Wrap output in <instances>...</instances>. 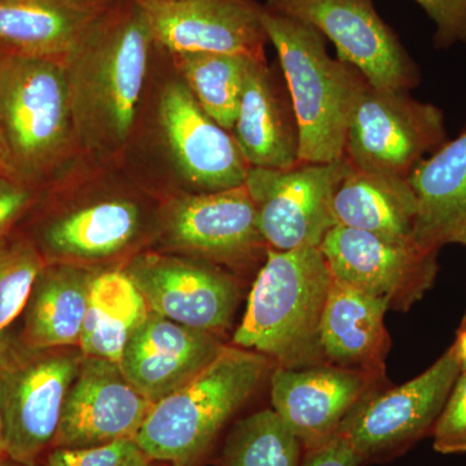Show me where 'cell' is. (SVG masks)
<instances>
[{
  "mask_svg": "<svg viewBox=\"0 0 466 466\" xmlns=\"http://www.w3.org/2000/svg\"><path fill=\"white\" fill-rule=\"evenodd\" d=\"M152 33L137 0L101 9L63 61L75 142L112 157L133 135L148 73Z\"/></svg>",
  "mask_w": 466,
  "mask_h": 466,
  "instance_id": "1",
  "label": "cell"
},
{
  "mask_svg": "<svg viewBox=\"0 0 466 466\" xmlns=\"http://www.w3.org/2000/svg\"><path fill=\"white\" fill-rule=\"evenodd\" d=\"M332 272L320 248L267 250L232 345L268 358L275 367L328 364L320 325Z\"/></svg>",
  "mask_w": 466,
  "mask_h": 466,
  "instance_id": "2",
  "label": "cell"
},
{
  "mask_svg": "<svg viewBox=\"0 0 466 466\" xmlns=\"http://www.w3.org/2000/svg\"><path fill=\"white\" fill-rule=\"evenodd\" d=\"M274 368L259 352L226 345L191 381L153 404L135 444L165 464L198 465Z\"/></svg>",
  "mask_w": 466,
  "mask_h": 466,
  "instance_id": "3",
  "label": "cell"
},
{
  "mask_svg": "<svg viewBox=\"0 0 466 466\" xmlns=\"http://www.w3.org/2000/svg\"><path fill=\"white\" fill-rule=\"evenodd\" d=\"M267 41L278 52L299 130V162L345 157L352 110L368 81L354 66L334 60L315 27L263 8Z\"/></svg>",
  "mask_w": 466,
  "mask_h": 466,
  "instance_id": "4",
  "label": "cell"
},
{
  "mask_svg": "<svg viewBox=\"0 0 466 466\" xmlns=\"http://www.w3.org/2000/svg\"><path fill=\"white\" fill-rule=\"evenodd\" d=\"M0 104L14 173L42 188L75 142L63 61L0 48Z\"/></svg>",
  "mask_w": 466,
  "mask_h": 466,
  "instance_id": "5",
  "label": "cell"
},
{
  "mask_svg": "<svg viewBox=\"0 0 466 466\" xmlns=\"http://www.w3.org/2000/svg\"><path fill=\"white\" fill-rule=\"evenodd\" d=\"M84 352L72 348H33L0 333V413L5 455L35 466L54 446L67 391Z\"/></svg>",
  "mask_w": 466,
  "mask_h": 466,
  "instance_id": "6",
  "label": "cell"
},
{
  "mask_svg": "<svg viewBox=\"0 0 466 466\" xmlns=\"http://www.w3.org/2000/svg\"><path fill=\"white\" fill-rule=\"evenodd\" d=\"M447 140L443 112L434 104L368 84L350 118L345 157L359 170L410 177Z\"/></svg>",
  "mask_w": 466,
  "mask_h": 466,
  "instance_id": "7",
  "label": "cell"
},
{
  "mask_svg": "<svg viewBox=\"0 0 466 466\" xmlns=\"http://www.w3.org/2000/svg\"><path fill=\"white\" fill-rule=\"evenodd\" d=\"M460 372L458 355L451 346L421 375L370 395L346 417L337 434L366 465L397 458L431 435Z\"/></svg>",
  "mask_w": 466,
  "mask_h": 466,
  "instance_id": "8",
  "label": "cell"
},
{
  "mask_svg": "<svg viewBox=\"0 0 466 466\" xmlns=\"http://www.w3.org/2000/svg\"><path fill=\"white\" fill-rule=\"evenodd\" d=\"M350 162H299L288 168L250 167L245 187L257 210L263 238L271 249L320 248L337 226L333 198Z\"/></svg>",
  "mask_w": 466,
  "mask_h": 466,
  "instance_id": "9",
  "label": "cell"
},
{
  "mask_svg": "<svg viewBox=\"0 0 466 466\" xmlns=\"http://www.w3.org/2000/svg\"><path fill=\"white\" fill-rule=\"evenodd\" d=\"M267 8L315 27L368 84L406 91L419 85V67L373 0H268Z\"/></svg>",
  "mask_w": 466,
  "mask_h": 466,
  "instance_id": "10",
  "label": "cell"
},
{
  "mask_svg": "<svg viewBox=\"0 0 466 466\" xmlns=\"http://www.w3.org/2000/svg\"><path fill=\"white\" fill-rule=\"evenodd\" d=\"M161 242L180 256L229 268L266 259L268 245L247 187L175 198L161 218Z\"/></svg>",
  "mask_w": 466,
  "mask_h": 466,
  "instance_id": "11",
  "label": "cell"
},
{
  "mask_svg": "<svg viewBox=\"0 0 466 466\" xmlns=\"http://www.w3.org/2000/svg\"><path fill=\"white\" fill-rule=\"evenodd\" d=\"M122 269L143 294L150 311L218 336L231 328L241 290L235 276L219 267L149 251L134 257Z\"/></svg>",
  "mask_w": 466,
  "mask_h": 466,
  "instance_id": "12",
  "label": "cell"
},
{
  "mask_svg": "<svg viewBox=\"0 0 466 466\" xmlns=\"http://www.w3.org/2000/svg\"><path fill=\"white\" fill-rule=\"evenodd\" d=\"M332 276L406 312L431 290L438 253L417 244H394L372 233L337 225L320 245Z\"/></svg>",
  "mask_w": 466,
  "mask_h": 466,
  "instance_id": "13",
  "label": "cell"
},
{
  "mask_svg": "<svg viewBox=\"0 0 466 466\" xmlns=\"http://www.w3.org/2000/svg\"><path fill=\"white\" fill-rule=\"evenodd\" d=\"M158 121L175 167L193 192L244 186L250 167L238 143L208 116L179 76L159 94Z\"/></svg>",
  "mask_w": 466,
  "mask_h": 466,
  "instance_id": "14",
  "label": "cell"
},
{
  "mask_svg": "<svg viewBox=\"0 0 466 466\" xmlns=\"http://www.w3.org/2000/svg\"><path fill=\"white\" fill-rule=\"evenodd\" d=\"M385 382L333 364L275 367L269 375L272 410L308 451L334 437L346 417Z\"/></svg>",
  "mask_w": 466,
  "mask_h": 466,
  "instance_id": "15",
  "label": "cell"
},
{
  "mask_svg": "<svg viewBox=\"0 0 466 466\" xmlns=\"http://www.w3.org/2000/svg\"><path fill=\"white\" fill-rule=\"evenodd\" d=\"M152 401L128 381L119 363L82 359L67 391L52 449H87L134 441Z\"/></svg>",
  "mask_w": 466,
  "mask_h": 466,
  "instance_id": "16",
  "label": "cell"
},
{
  "mask_svg": "<svg viewBox=\"0 0 466 466\" xmlns=\"http://www.w3.org/2000/svg\"><path fill=\"white\" fill-rule=\"evenodd\" d=\"M137 2L153 42L170 55L216 52L265 58L263 7L256 0Z\"/></svg>",
  "mask_w": 466,
  "mask_h": 466,
  "instance_id": "17",
  "label": "cell"
},
{
  "mask_svg": "<svg viewBox=\"0 0 466 466\" xmlns=\"http://www.w3.org/2000/svg\"><path fill=\"white\" fill-rule=\"evenodd\" d=\"M225 346L218 334L150 311L126 346L119 366L134 388L155 404L191 381Z\"/></svg>",
  "mask_w": 466,
  "mask_h": 466,
  "instance_id": "18",
  "label": "cell"
},
{
  "mask_svg": "<svg viewBox=\"0 0 466 466\" xmlns=\"http://www.w3.org/2000/svg\"><path fill=\"white\" fill-rule=\"evenodd\" d=\"M143 226L135 202L106 198L72 211L47 216L27 238L46 262L79 263L109 258L133 244Z\"/></svg>",
  "mask_w": 466,
  "mask_h": 466,
  "instance_id": "19",
  "label": "cell"
},
{
  "mask_svg": "<svg viewBox=\"0 0 466 466\" xmlns=\"http://www.w3.org/2000/svg\"><path fill=\"white\" fill-rule=\"evenodd\" d=\"M250 167L288 168L299 162V130L287 85L266 60L250 67L232 130Z\"/></svg>",
  "mask_w": 466,
  "mask_h": 466,
  "instance_id": "20",
  "label": "cell"
},
{
  "mask_svg": "<svg viewBox=\"0 0 466 466\" xmlns=\"http://www.w3.org/2000/svg\"><path fill=\"white\" fill-rule=\"evenodd\" d=\"M389 309L385 299L355 289L332 276L320 325L325 361L386 380L385 361L391 346L385 325Z\"/></svg>",
  "mask_w": 466,
  "mask_h": 466,
  "instance_id": "21",
  "label": "cell"
},
{
  "mask_svg": "<svg viewBox=\"0 0 466 466\" xmlns=\"http://www.w3.org/2000/svg\"><path fill=\"white\" fill-rule=\"evenodd\" d=\"M417 198L415 241L440 251L466 235V126L422 159L410 177Z\"/></svg>",
  "mask_w": 466,
  "mask_h": 466,
  "instance_id": "22",
  "label": "cell"
},
{
  "mask_svg": "<svg viewBox=\"0 0 466 466\" xmlns=\"http://www.w3.org/2000/svg\"><path fill=\"white\" fill-rule=\"evenodd\" d=\"M417 198L408 177L350 167L334 193L337 225L394 244H416Z\"/></svg>",
  "mask_w": 466,
  "mask_h": 466,
  "instance_id": "23",
  "label": "cell"
},
{
  "mask_svg": "<svg viewBox=\"0 0 466 466\" xmlns=\"http://www.w3.org/2000/svg\"><path fill=\"white\" fill-rule=\"evenodd\" d=\"M94 276L79 263H46L23 311L21 341L41 349L78 346Z\"/></svg>",
  "mask_w": 466,
  "mask_h": 466,
  "instance_id": "24",
  "label": "cell"
},
{
  "mask_svg": "<svg viewBox=\"0 0 466 466\" xmlns=\"http://www.w3.org/2000/svg\"><path fill=\"white\" fill-rule=\"evenodd\" d=\"M100 11L76 0H0V48L64 61Z\"/></svg>",
  "mask_w": 466,
  "mask_h": 466,
  "instance_id": "25",
  "label": "cell"
},
{
  "mask_svg": "<svg viewBox=\"0 0 466 466\" xmlns=\"http://www.w3.org/2000/svg\"><path fill=\"white\" fill-rule=\"evenodd\" d=\"M149 312L148 303L124 269L95 274L78 348L85 357L119 363Z\"/></svg>",
  "mask_w": 466,
  "mask_h": 466,
  "instance_id": "26",
  "label": "cell"
},
{
  "mask_svg": "<svg viewBox=\"0 0 466 466\" xmlns=\"http://www.w3.org/2000/svg\"><path fill=\"white\" fill-rule=\"evenodd\" d=\"M171 56L179 78L201 108L220 127L232 133L250 67L266 58L216 52H188Z\"/></svg>",
  "mask_w": 466,
  "mask_h": 466,
  "instance_id": "27",
  "label": "cell"
},
{
  "mask_svg": "<svg viewBox=\"0 0 466 466\" xmlns=\"http://www.w3.org/2000/svg\"><path fill=\"white\" fill-rule=\"evenodd\" d=\"M303 447L274 410H257L232 426L219 466H300Z\"/></svg>",
  "mask_w": 466,
  "mask_h": 466,
  "instance_id": "28",
  "label": "cell"
},
{
  "mask_svg": "<svg viewBox=\"0 0 466 466\" xmlns=\"http://www.w3.org/2000/svg\"><path fill=\"white\" fill-rule=\"evenodd\" d=\"M46 263L41 251L23 231L16 229L0 238V333L23 314Z\"/></svg>",
  "mask_w": 466,
  "mask_h": 466,
  "instance_id": "29",
  "label": "cell"
},
{
  "mask_svg": "<svg viewBox=\"0 0 466 466\" xmlns=\"http://www.w3.org/2000/svg\"><path fill=\"white\" fill-rule=\"evenodd\" d=\"M431 437L434 450L441 455L466 452V370L460 372Z\"/></svg>",
  "mask_w": 466,
  "mask_h": 466,
  "instance_id": "30",
  "label": "cell"
},
{
  "mask_svg": "<svg viewBox=\"0 0 466 466\" xmlns=\"http://www.w3.org/2000/svg\"><path fill=\"white\" fill-rule=\"evenodd\" d=\"M41 189L0 171V238L16 231L38 204Z\"/></svg>",
  "mask_w": 466,
  "mask_h": 466,
  "instance_id": "31",
  "label": "cell"
},
{
  "mask_svg": "<svg viewBox=\"0 0 466 466\" xmlns=\"http://www.w3.org/2000/svg\"><path fill=\"white\" fill-rule=\"evenodd\" d=\"M434 21L437 32L434 46L438 50L455 43H466V0H415Z\"/></svg>",
  "mask_w": 466,
  "mask_h": 466,
  "instance_id": "32",
  "label": "cell"
},
{
  "mask_svg": "<svg viewBox=\"0 0 466 466\" xmlns=\"http://www.w3.org/2000/svg\"><path fill=\"white\" fill-rule=\"evenodd\" d=\"M131 440L87 449H52L45 466H124Z\"/></svg>",
  "mask_w": 466,
  "mask_h": 466,
  "instance_id": "33",
  "label": "cell"
},
{
  "mask_svg": "<svg viewBox=\"0 0 466 466\" xmlns=\"http://www.w3.org/2000/svg\"><path fill=\"white\" fill-rule=\"evenodd\" d=\"M363 459L342 435L303 452L300 466H364Z\"/></svg>",
  "mask_w": 466,
  "mask_h": 466,
  "instance_id": "34",
  "label": "cell"
},
{
  "mask_svg": "<svg viewBox=\"0 0 466 466\" xmlns=\"http://www.w3.org/2000/svg\"><path fill=\"white\" fill-rule=\"evenodd\" d=\"M159 464H161V461L150 459L135 444L134 441H131L127 453H126L124 466H162Z\"/></svg>",
  "mask_w": 466,
  "mask_h": 466,
  "instance_id": "35",
  "label": "cell"
},
{
  "mask_svg": "<svg viewBox=\"0 0 466 466\" xmlns=\"http://www.w3.org/2000/svg\"><path fill=\"white\" fill-rule=\"evenodd\" d=\"M452 348L458 355L461 370H466V312L456 332V341L453 342Z\"/></svg>",
  "mask_w": 466,
  "mask_h": 466,
  "instance_id": "36",
  "label": "cell"
},
{
  "mask_svg": "<svg viewBox=\"0 0 466 466\" xmlns=\"http://www.w3.org/2000/svg\"><path fill=\"white\" fill-rule=\"evenodd\" d=\"M0 171L12 175V177H16L14 173V168L11 167L7 147H5V133H3L2 104H0Z\"/></svg>",
  "mask_w": 466,
  "mask_h": 466,
  "instance_id": "37",
  "label": "cell"
},
{
  "mask_svg": "<svg viewBox=\"0 0 466 466\" xmlns=\"http://www.w3.org/2000/svg\"><path fill=\"white\" fill-rule=\"evenodd\" d=\"M76 2L87 5V7L90 8L104 9L109 7V5H115L118 0H76Z\"/></svg>",
  "mask_w": 466,
  "mask_h": 466,
  "instance_id": "38",
  "label": "cell"
},
{
  "mask_svg": "<svg viewBox=\"0 0 466 466\" xmlns=\"http://www.w3.org/2000/svg\"><path fill=\"white\" fill-rule=\"evenodd\" d=\"M7 460L5 455V425H3L2 413H0V464Z\"/></svg>",
  "mask_w": 466,
  "mask_h": 466,
  "instance_id": "39",
  "label": "cell"
},
{
  "mask_svg": "<svg viewBox=\"0 0 466 466\" xmlns=\"http://www.w3.org/2000/svg\"><path fill=\"white\" fill-rule=\"evenodd\" d=\"M0 466H26L23 464H18V462L11 461V460H5V461H3Z\"/></svg>",
  "mask_w": 466,
  "mask_h": 466,
  "instance_id": "40",
  "label": "cell"
},
{
  "mask_svg": "<svg viewBox=\"0 0 466 466\" xmlns=\"http://www.w3.org/2000/svg\"><path fill=\"white\" fill-rule=\"evenodd\" d=\"M140 2H177V0H140Z\"/></svg>",
  "mask_w": 466,
  "mask_h": 466,
  "instance_id": "41",
  "label": "cell"
},
{
  "mask_svg": "<svg viewBox=\"0 0 466 466\" xmlns=\"http://www.w3.org/2000/svg\"><path fill=\"white\" fill-rule=\"evenodd\" d=\"M458 244L464 245V247H466V235L464 236V238H460Z\"/></svg>",
  "mask_w": 466,
  "mask_h": 466,
  "instance_id": "42",
  "label": "cell"
}]
</instances>
